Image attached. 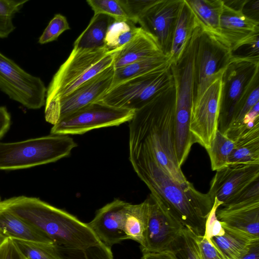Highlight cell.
Wrapping results in <instances>:
<instances>
[{
  "label": "cell",
  "instance_id": "obj_31",
  "mask_svg": "<svg viewBox=\"0 0 259 259\" xmlns=\"http://www.w3.org/2000/svg\"><path fill=\"white\" fill-rule=\"evenodd\" d=\"M12 240L25 259H63L54 243Z\"/></svg>",
  "mask_w": 259,
  "mask_h": 259
},
{
  "label": "cell",
  "instance_id": "obj_30",
  "mask_svg": "<svg viewBox=\"0 0 259 259\" xmlns=\"http://www.w3.org/2000/svg\"><path fill=\"white\" fill-rule=\"evenodd\" d=\"M131 21H114L110 26L106 38L105 47L110 51H119L131 40L140 31Z\"/></svg>",
  "mask_w": 259,
  "mask_h": 259
},
{
  "label": "cell",
  "instance_id": "obj_40",
  "mask_svg": "<svg viewBox=\"0 0 259 259\" xmlns=\"http://www.w3.org/2000/svg\"><path fill=\"white\" fill-rule=\"evenodd\" d=\"M202 259H226L210 239L197 235Z\"/></svg>",
  "mask_w": 259,
  "mask_h": 259
},
{
  "label": "cell",
  "instance_id": "obj_23",
  "mask_svg": "<svg viewBox=\"0 0 259 259\" xmlns=\"http://www.w3.org/2000/svg\"><path fill=\"white\" fill-rule=\"evenodd\" d=\"M234 142L229 164L259 165V122Z\"/></svg>",
  "mask_w": 259,
  "mask_h": 259
},
{
  "label": "cell",
  "instance_id": "obj_16",
  "mask_svg": "<svg viewBox=\"0 0 259 259\" xmlns=\"http://www.w3.org/2000/svg\"><path fill=\"white\" fill-rule=\"evenodd\" d=\"M216 171L208 193L213 202L216 198L223 207L259 180V165L229 164Z\"/></svg>",
  "mask_w": 259,
  "mask_h": 259
},
{
  "label": "cell",
  "instance_id": "obj_14",
  "mask_svg": "<svg viewBox=\"0 0 259 259\" xmlns=\"http://www.w3.org/2000/svg\"><path fill=\"white\" fill-rule=\"evenodd\" d=\"M149 214L143 254L175 250L184 227L150 193Z\"/></svg>",
  "mask_w": 259,
  "mask_h": 259
},
{
  "label": "cell",
  "instance_id": "obj_44",
  "mask_svg": "<svg viewBox=\"0 0 259 259\" xmlns=\"http://www.w3.org/2000/svg\"><path fill=\"white\" fill-rule=\"evenodd\" d=\"M141 259H179L176 254L170 250L143 254Z\"/></svg>",
  "mask_w": 259,
  "mask_h": 259
},
{
  "label": "cell",
  "instance_id": "obj_3",
  "mask_svg": "<svg viewBox=\"0 0 259 259\" xmlns=\"http://www.w3.org/2000/svg\"><path fill=\"white\" fill-rule=\"evenodd\" d=\"M2 209L31 225L57 246L79 249L101 242L87 223L38 198L11 197L0 201Z\"/></svg>",
  "mask_w": 259,
  "mask_h": 259
},
{
  "label": "cell",
  "instance_id": "obj_46",
  "mask_svg": "<svg viewBox=\"0 0 259 259\" xmlns=\"http://www.w3.org/2000/svg\"><path fill=\"white\" fill-rule=\"evenodd\" d=\"M8 238L6 237L1 231H0V245L3 243Z\"/></svg>",
  "mask_w": 259,
  "mask_h": 259
},
{
  "label": "cell",
  "instance_id": "obj_37",
  "mask_svg": "<svg viewBox=\"0 0 259 259\" xmlns=\"http://www.w3.org/2000/svg\"><path fill=\"white\" fill-rule=\"evenodd\" d=\"M259 32L246 38L231 49V57L259 58Z\"/></svg>",
  "mask_w": 259,
  "mask_h": 259
},
{
  "label": "cell",
  "instance_id": "obj_4",
  "mask_svg": "<svg viewBox=\"0 0 259 259\" xmlns=\"http://www.w3.org/2000/svg\"><path fill=\"white\" fill-rule=\"evenodd\" d=\"M118 51H110L106 47L93 49L73 47L47 89L45 104L65 97L112 65Z\"/></svg>",
  "mask_w": 259,
  "mask_h": 259
},
{
  "label": "cell",
  "instance_id": "obj_35",
  "mask_svg": "<svg viewBox=\"0 0 259 259\" xmlns=\"http://www.w3.org/2000/svg\"><path fill=\"white\" fill-rule=\"evenodd\" d=\"M95 14L107 15L116 21H130L118 0H87Z\"/></svg>",
  "mask_w": 259,
  "mask_h": 259
},
{
  "label": "cell",
  "instance_id": "obj_21",
  "mask_svg": "<svg viewBox=\"0 0 259 259\" xmlns=\"http://www.w3.org/2000/svg\"><path fill=\"white\" fill-rule=\"evenodd\" d=\"M199 26L198 22L186 0H183L169 55L171 63H176L180 59L195 29Z\"/></svg>",
  "mask_w": 259,
  "mask_h": 259
},
{
  "label": "cell",
  "instance_id": "obj_5",
  "mask_svg": "<svg viewBox=\"0 0 259 259\" xmlns=\"http://www.w3.org/2000/svg\"><path fill=\"white\" fill-rule=\"evenodd\" d=\"M77 146L73 139L65 135L0 142V170L25 169L54 162L68 156Z\"/></svg>",
  "mask_w": 259,
  "mask_h": 259
},
{
  "label": "cell",
  "instance_id": "obj_36",
  "mask_svg": "<svg viewBox=\"0 0 259 259\" xmlns=\"http://www.w3.org/2000/svg\"><path fill=\"white\" fill-rule=\"evenodd\" d=\"M70 29L66 18L60 14H57L51 19L39 36L38 42L40 45H44L52 42L57 40L63 32Z\"/></svg>",
  "mask_w": 259,
  "mask_h": 259
},
{
  "label": "cell",
  "instance_id": "obj_45",
  "mask_svg": "<svg viewBox=\"0 0 259 259\" xmlns=\"http://www.w3.org/2000/svg\"><path fill=\"white\" fill-rule=\"evenodd\" d=\"M238 259H259V240L253 242L248 250Z\"/></svg>",
  "mask_w": 259,
  "mask_h": 259
},
{
  "label": "cell",
  "instance_id": "obj_43",
  "mask_svg": "<svg viewBox=\"0 0 259 259\" xmlns=\"http://www.w3.org/2000/svg\"><path fill=\"white\" fill-rule=\"evenodd\" d=\"M11 117L6 106H0V139L10 128Z\"/></svg>",
  "mask_w": 259,
  "mask_h": 259
},
{
  "label": "cell",
  "instance_id": "obj_28",
  "mask_svg": "<svg viewBox=\"0 0 259 259\" xmlns=\"http://www.w3.org/2000/svg\"><path fill=\"white\" fill-rule=\"evenodd\" d=\"M171 63L168 56L162 55L140 60L115 69L112 87L131 78L168 68L170 66Z\"/></svg>",
  "mask_w": 259,
  "mask_h": 259
},
{
  "label": "cell",
  "instance_id": "obj_39",
  "mask_svg": "<svg viewBox=\"0 0 259 259\" xmlns=\"http://www.w3.org/2000/svg\"><path fill=\"white\" fill-rule=\"evenodd\" d=\"M221 205L222 203L214 198L213 206L206 219L204 237L211 239L224 233V228L216 215V211Z\"/></svg>",
  "mask_w": 259,
  "mask_h": 259
},
{
  "label": "cell",
  "instance_id": "obj_24",
  "mask_svg": "<svg viewBox=\"0 0 259 259\" xmlns=\"http://www.w3.org/2000/svg\"><path fill=\"white\" fill-rule=\"evenodd\" d=\"M203 30L221 38L220 21L223 0H186Z\"/></svg>",
  "mask_w": 259,
  "mask_h": 259
},
{
  "label": "cell",
  "instance_id": "obj_47",
  "mask_svg": "<svg viewBox=\"0 0 259 259\" xmlns=\"http://www.w3.org/2000/svg\"><path fill=\"white\" fill-rule=\"evenodd\" d=\"M22 259H25V258H23V256H22Z\"/></svg>",
  "mask_w": 259,
  "mask_h": 259
},
{
  "label": "cell",
  "instance_id": "obj_33",
  "mask_svg": "<svg viewBox=\"0 0 259 259\" xmlns=\"http://www.w3.org/2000/svg\"><path fill=\"white\" fill-rule=\"evenodd\" d=\"M28 1L0 0V38L8 37L15 30L16 26L13 19Z\"/></svg>",
  "mask_w": 259,
  "mask_h": 259
},
{
  "label": "cell",
  "instance_id": "obj_32",
  "mask_svg": "<svg viewBox=\"0 0 259 259\" xmlns=\"http://www.w3.org/2000/svg\"><path fill=\"white\" fill-rule=\"evenodd\" d=\"M57 246L63 259H114L111 248L101 242L79 249Z\"/></svg>",
  "mask_w": 259,
  "mask_h": 259
},
{
  "label": "cell",
  "instance_id": "obj_12",
  "mask_svg": "<svg viewBox=\"0 0 259 259\" xmlns=\"http://www.w3.org/2000/svg\"><path fill=\"white\" fill-rule=\"evenodd\" d=\"M196 28L180 59L171 63L176 88V130L180 135L190 132L191 111L194 101V53Z\"/></svg>",
  "mask_w": 259,
  "mask_h": 259
},
{
  "label": "cell",
  "instance_id": "obj_6",
  "mask_svg": "<svg viewBox=\"0 0 259 259\" xmlns=\"http://www.w3.org/2000/svg\"><path fill=\"white\" fill-rule=\"evenodd\" d=\"M222 80L218 130L225 134L235 110L259 81V58L231 57Z\"/></svg>",
  "mask_w": 259,
  "mask_h": 259
},
{
  "label": "cell",
  "instance_id": "obj_15",
  "mask_svg": "<svg viewBox=\"0 0 259 259\" xmlns=\"http://www.w3.org/2000/svg\"><path fill=\"white\" fill-rule=\"evenodd\" d=\"M182 1L154 0L138 22L156 39L162 53L168 57Z\"/></svg>",
  "mask_w": 259,
  "mask_h": 259
},
{
  "label": "cell",
  "instance_id": "obj_27",
  "mask_svg": "<svg viewBox=\"0 0 259 259\" xmlns=\"http://www.w3.org/2000/svg\"><path fill=\"white\" fill-rule=\"evenodd\" d=\"M225 232L210 239L226 259H238L249 249L251 244L259 240L224 226Z\"/></svg>",
  "mask_w": 259,
  "mask_h": 259
},
{
  "label": "cell",
  "instance_id": "obj_34",
  "mask_svg": "<svg viewBox=\"0 0 259 259\" xmlns=\"http://www.w3.org/2000/svg\"><path fill=\"white\" fill-rule=\"evenodd\" d=\"M174 252L179 259H202L197 235L184 227Z\"/></svg>",
  "mask_w": 259,
  "mask_h": 259
},
{
  "label": "cell",
  "instance_id": "obj_22",
  "mask_svg": "<svg viewBox=\"0 0 259 259\" xmlns=\"http://www.w3.org/2000/svg\"><path fill=\"white\" fill-rule=\"evenodd\" d=\"M0 231L12 239L54 243L36 228L7 210H0Z\"/></svg>",
  "mask_w": 259,
  "mask_h": 259
},
{
  "label": "cell",
  "instance_id": "obj_10",
  "mask_svg": "<svg viewBox=\"0 0 259 259\" xmlns=\"http://www.w3.org/2000/svg\"><path fill=\"white\" fill-rule=\"evenodd\" d=\"M0 90L28 109L45 105L47 88L41 79L26 72L0 52Z\"/></svg>",
  "mask_w": 259,
  "mask_h": 259
},
{
  "label": "cell",
  "instance_id": "obj_19",
  "mask_svg": "<svg viewBox=\"0 0 259 259\" xmlns=\"http://www.w3.org/2000/svg\"><path fill=\"white\" fill-rule=\"evenodd\" d=\"M220 31L222 39L231 50L246 38L259 32V22L248 18L241 10L229 7L223 3Z\"/></svg>",
  "mask_w": 259,
  "mask_h": 259
},
{
  "label": "cell",
  "instance_id": "obj_13",
  "mask_svg": "<svg viewBox=\"0 0 259 259\" xmlns=\"http://www.w3.org/2000/svg\"><path fill=\"white\" fill-rule=\"evenodd\" d=\"M222 74L217 77L192 104L190 131L195 143L206 150L218 130Z\"/></svg>",
  "mask_w": 259,
  "mask_h": 259
},
{
  "label": "cell",
  "instance_id": "obj_8",
  "mask_svg": "<svg viewBox=\"0 0 259 259\" xmlns=\"http://www.w3.org/2000/svg\"><path fill=\"white\" fill-rule=\"evenodd\" d=\"M231 58L230 48L224 41L200 27L194 46V101L223 73Z\"/></svg>",
  "mask_w": 259,
  "mask_h": 259
},
{
  "label": "cell",
  "instance_id": "obj_41",
  "mask_svg": "<svg viewBox=\"0 0 259 259\" xmlns=\"http://www.w3.org/2000/svg\"><path fill=\"white\" fill-rule=\"evenodd\" d=\"M0 259H22L12 239L8 238L0 245Z\"/></svg>",
  "mask_w": 259,
  "mask_h": 259
},
{
  "label": "cell",
  "instance_id": "obj_9",
  "mask_svg": "<svg viewBox=\"0 0 259 259\" xmlns=\"http://www.w3.org/2000/svg\"><path fill=\"white\" fill-rule=\"evenodd\" d=\"M135 111L97 102L65 117L54 125L51 134L81 135L91 130L129 122Z\"/></svg>",
  "mask_w": 259,
  "mask_h": 259
},
{
  "label": "cell",
  "instance_id": "obj_38",
  "mask_svg": "<svg viewBox=\"0 0 259 259\" xmlns=\"http://www.w3.org/2000/svg\"><path fill=\"white\" fill-rule=\"evenodd\" d=\"M130 20L135 24L154 0H118Z\"/></svg>",
  "mask_w": 259,
  "mask_h": 259
},
{
  "label": "cell",
  "instance_id": "obj_18",
  "mask_svg": "<svg viewBox=\"0 0 259 259\" xmlns=\"http://www.w3.org/2000/svg\"><path fill=\"white\" fill-rule=\"evenodd\" d=\"M223 226L255 239H259V198L217 209Z\"/></svg>",
  "mask_w": 259,
  "mask_h": 259
},
{
  "label": "cell",
  "instance_id": "obj_1",
  "mask_svg": "<svg viewBox=\"0 0 259 259\" xmlns=\"http://www.w3.org/2000/svg\"><path fill=\"white\" fill-rule=\"evenodd\" d=\"M128 158L154 197L184 227L203 236L206 219L214 203L208 193L199 192L188 181L181 184L173 180L144 143L129 145Z\"/></svg>",
  "mask_w": 259,
  "mask_h": 259
},
{
  "label": "cell",
  "instance_id": "obj_11",
  "mask_svg": "<svg viewBox=\"0 0 259 259\" xmlns=\"http://www.w3.org/2000/svg\"><path fill=\"white\" fill-rule=\"evenodd\" d=\"M114 71L113 64L65 97L45 104L46 121L54 125L65 117L99 101L112 87Z\"/></svg>",
  "mask_w": 259,
  "mask_h": 259
},
{
  "label": "cell",
  "instance_id": "obj_2",
  "mask_svg": "<svg viewBox=\"0 0 259 259\" xmlns=\"http://www.w3.org/2000/svg\"><path fill=\"white\" fill-rule=\"evenodd\" d=\"M129 122V145L146 144L159 164L176 182L187 181L179 165L176 149L174 82L140 109Z\"/></svg>",
  "mask_w": 259,
  "mask_h": 259
},
{
  "label": "cell",
  "instance_id": "obj_42",
  "mask_svg": "<svg viewBox=\"0 0 259 259\" xmlns=\"http://www.w3.org/2000/svg\"><path fill=\"white\" fill-rule=\"evenodd\" d=\"M259 1L245 0L242 8V13L248 18L258 22Z\"/></svg>",
  "mask_w": 259,
  "mask_h": 259
},
{
  "label": "cell",
  "instance_id": "obj_29",
  "mask_svg": "<svg viewBox=\"0 0 259 259\" xmlns=\"http://www.w3.org/2000/svg\"><path fill=\"white\" fill-rule=\"evenodd\" d=\"M234 147L233 140L217 131L209 148L206 149L212 170L217 171L229 165V158Z\"/></svg>",
  "mask_w": 259,
  "mask_h": 259
},
{
  "label": "cell",
  "instance_id": "obj_7",
  "mask_svg": "<svg viewBox=\"0 0 259 259\" xmlns=\"http://www.w3.org/2000/svg\"><path fill=\"white\" fill-rule=\"evenodd\" d=\"M173 82L170 66L121 82L112 87L98 102L136 111Z\"/></svg>",
  "mask_w": 259,
  "mask_h": 259
},
{
  "label": "cell",
  "instance_id": "obj_17",
  "mask_svg": "<svg viewBox=\"0 0 259 259\" xmlns=\"http://www.w3.org/2000/svg\"><path fill=\"white\" fill-rule=\"evenodd\" d=\"M130 203L115 199L98 209L87 223L99 240L111 247L128 240L124 232L125 214Z\"/></svg>",
  "mask_w": 259,
  "mask_h": 259
},
{
  "label": "cell",
  "instance_id": "obj_26",
  "mask_svg": "<svg viewBox=\"0 0 259 259\" xmlns=\"http://www.w3.org/2000/svg\"><path fill=\"white\" fill-rule=\"evenodd\" d=\"M149 214L148 198L139 204L130 203L125 214L124 228L127 239L139 243L140 248L144 245Z\"/></svg>",
  "mask_w": 259,
  "mask_h": 259
},
{
  "label": "cell",
  "instance_id": "obj_25",
  "mask_svg": "<svg viewBox=\"0 0 259 259\" xmlns=\"http://www.w3.org/2000/svg\"><path fill=\"white\" fill-rule=\"evenodd\" d=\"M114 21L106 15H94L88 26L74 42L73 47L93 49L105 47L107 32Z\"/></svg>",
  "mask_w": 259,
  "mask_h": 259
},
{
  "label": "cell",
  "instance_id": "obj_20",
  "mask_svg": "<svg viewBox=\"0 0 259 259\" xmlns=\"http://www.w3.org/2000/svg\"><path fill=\"white\" fill-rule=\"evenodd\" d=\"M165 55L156 39L142 28L116 54L113 65L119 68L137 61Z\"/></svg>",
  "mask_w": 259,
  "mask_h": 259
}]
</instances>
